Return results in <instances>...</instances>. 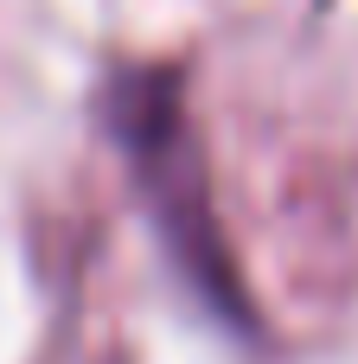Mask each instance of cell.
I'll return each mask as SVG.
<instances>
[{"label":"cell","instance_id":"cell-1","mask_svg":"<svg viewBox=\"0 0 358 364\" xmlns=\"http://www.w3.org/2000/svg\"><path fill=\"white\" fill-rule=\"evenodd\" d=\"M96 122L115 141L147 230L186 294L231 339H263V307L224 230L205 134L192 122V70L179 58H115L96 83Z\"/></svg>","mask_w":358,"mask_h":364}]
</instances>
